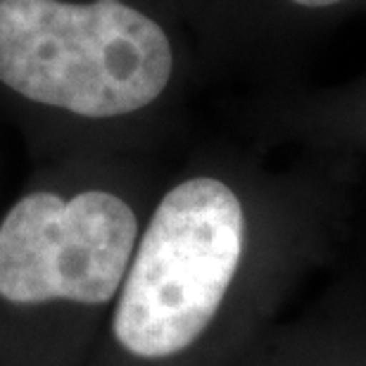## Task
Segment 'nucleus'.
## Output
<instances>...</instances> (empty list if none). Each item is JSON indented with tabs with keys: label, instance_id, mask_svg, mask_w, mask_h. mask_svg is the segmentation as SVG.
<instances>
[{
	"label": "nucleus",
	"instance_id": "4",
	"mask_svg": "<svg viewBox=\"0 0 366 366\" xmlns=\"http://www.w3.org/2000/svg\"><path fill=\"white\" fill-rule=\"evenodd\" d=\"M297 5H305V7H326V5H335L340 0H292Z\"/></svg>",
	"mask_w": 366,
	"mask_h": 366
},
{
	"label": "nucleus",
	"instance_id": "2",
	"mask_svg": "<svg viewBox=\"0 0 366 366\" xmlns=\"http://www.w3.org/2000/svg\"><path fill=\"white\" fill-rule=\"evenodd\" d=\"M245 214L226 183L200 177L162 197L122 283L112 331L141 360L179 355L217 317L243 254Z\"/></svg>",
	"mask_w": 366,
	"mask_h": 366
},
{
	"label": "nucleus",
	"instance_id": "1",
	"mask_svg": "<svg viewBox=\"0 0 366 366\" xmlns=\"http://www.w3.org/2000/svg\"><path fill=\"white\" fill-rule=\"evenodd\" d=\"M172 69L162 26L122 0H0V81L34 102L129 114L157 100Z\"/></svg>",
	"mask_w": 366,
	"mask_h": 366
},
{
	"label": "nucleus",
	"instance_id": "3",
	"mask_svg": "<svg viewBox=\"0 0 366 366\" xmlns=\"http://www.w3.org/2000/svg\"><path fill=\"white\" fill-rule=\"evenodd\" d=\"M136 236L134 209L105 190L21 197L0 224V297L107 302L127 278Z\"/></svg>",
	"mask_w": 366,
	"mask_h": 366
}]
</instances>
